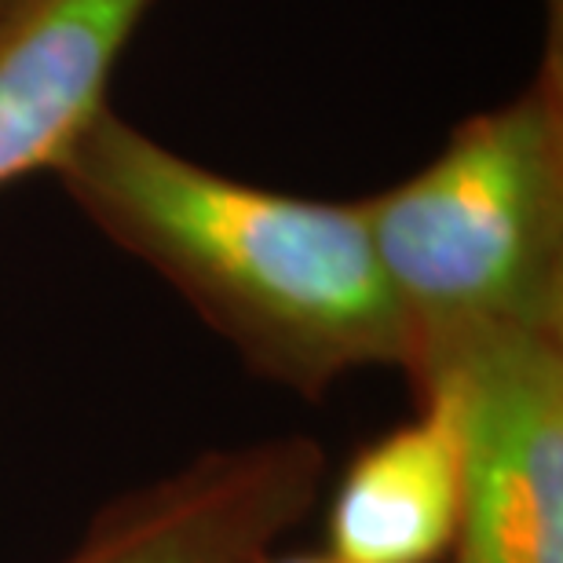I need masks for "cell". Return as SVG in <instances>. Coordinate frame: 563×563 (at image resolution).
Wrapping results in <instances>:
<instances>
[{
	"label": "cell",
	"mask_w": 563,
	"mask_h": 563,
	"mask_svg": "<svg viewBox=\"0 0 563 563\" xmlns=\"http://www.w3.org/2000/svg\"><path fill=\"white\" fill-rule=\"evenodd\" d=\"M363 212L407 333L410 391L479 344L563 336L560 0L534 81L461 121Z\"/></svg>",
	"instance_id": "7a4b0ae2"
},
{
	"label": "cell",
	"mask_w": 563,
	"mask_h": 563,
	"mask_svg": "<svg viewBox=\"0 0 563 563\" xmlns=\"http://www.w3.org/2000/svg\"><path fill=\"white\" fill-rule=\"evenodd\" d=\"M311 435L212 446L107 501L59 563H256L319 509Z\"/></svg>",
	"instance_id": "277c9868"
},
{
	"label": "cell",
	"mask_w": 563,
	"mask_h": 563,
	"mask_svg": "<svg viewBox=\"0 0 563 563\" xmlns=\"http://www.w3.org/2000/svg\"><path fill=\"white\" fill-rule=\"evenodd\" d=\"M446 388L465 435L450 563H563V336H509L454 358Z\"/></svg>",
	"instance_id": "3957f363"
},
{
	"label": "cell",
	"mask_w": 563,
	"mask_h": 563,
	"mask_svg": "<svg viewBox=\"0 0 563 563\" xmlns=\"http://www.w3.org/2000/svg\"><path fill=\"white\" fill-rule=\"evenodd\" d=\"M413 418L355 450L325 501L336 563H443L465 494V435L446 388H421Z\"/></svg>",
	"instance_id": "8992f818"
},
{
	"label": "cell",
	"mask_w": 563,
	"mask_h": 563,
	"mask_svg": "<svg viewBox=\"0 0 563 563\" xmlns=\"http://www.w3.org/2000/svg\"><path fill=\"white\" fill-rule=\"evenodd\" d=\"M256 563H336V560L325 556L319 549V553H267L264 560H256Z\"/></svg>",
	"instance_id": "ba28073f"
},
{
	"label": "cell",
	"mask_w": 563,
	"mask_h": 563,
	"mask_svg": "<svg viewBox=\"0 0 563 563\" xmlns=\"http://www.w3.org/2000/svg\"><path fill=\"white\" fill-rule=\"evenodd\" d=\"M33 4H41V0H0V33H4L15 19L26 15Z\"/></svg>",
	"instance_id": "52a82bcc"
},
{
	"label": "cell",
	"mask_w": 563,
	"mask_h": 563,
	"mask_svg": "<svg viewBox=\"0 0 563 563\" xmlns=\"http://www.w3.org/2000/svg\"><path fill=\"white\" fill-rule=\"evenodd\" d=\"M154 0H41L0 33V190L52 173L107 110V88Z\"/></svg>",
	"instance_id": "5b68a950"
},
{
	"label": "cell",
	"mask_w": 563,
	"mask_h": 563,
	"mask_svg": "<svg viewBox=\"0 0 563 563\" xmlns=\"http://www.w3.org/2000/svg\"><path fill=\"white\" fill-rule=\"evenodd\" d=\"M107 242L162 275L250 374L322 399L407 366V333L363 201L256 187L99 110L52 168Z\"/></svg>",
	"instance_id": "6da1fadb"
}]
</instances>
